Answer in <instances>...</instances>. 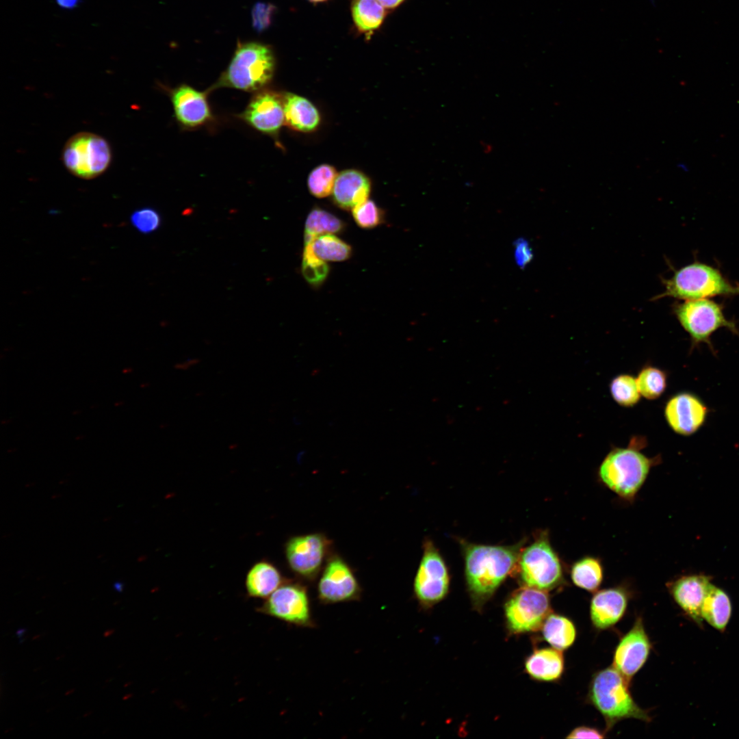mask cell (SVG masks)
Returning a JSON list of instances; mask_svg holds the SVG:
<instances>
[{
	"label": "cell",
	"instance_id": "680465c9",
	"mask_svg": "<svg viewBox=\"0 0 739 739\" xmlns=\"http://www.w3.org/2000/svg\"><path fill=\"white\" fill-rule=\"evenodd\" d=\"M123 665H124V664H120V665H119V666H118V669H119V668L122 667V666Z\"/></svg>",
	"mask_w": 739,
	"mask_h": 739
},
{
	"label": "cell",
	"instance_id": "d590c367",
	"mask_svg": "<svg viewBox=\"0 0 739 739\" xmlns=\"http://www.w3.org/2000/svg\"><path fill=\"white\" fill-rule=\"evenodd\" d=\"M276 8L269 3L257 2L252 8V25L254 29L261 33L271 25Z\"/></svg>",
	"mask_w": 739,
	"mask_h": 739
},
{
	"label": "cell",
	"instance_id": "4316f807",
	"mask_svg": "<svg viewBox=\"0 0 739 739\" xmlns=\"http://www.w3.org/2000/svg\"><path fill=\"white\" fill-rule=\"evenodd\" d=\"M571 578L576 586L589 592L596 591L603 580L602 566L595 558H583L573 565Z\"/></svg>",
	"mask_w": 739,
	"mask_h": 739
},
{
	"label": "cell",
	"instance_id": "681fc988",
	"mask_svg": "<svg viewBox=\"0 0 739 739\" xmlns=\"http://www.w3.org/2000/svg\"><path fill=\"white\" fill-rule=\"evenodd\" d=\"M75 690V689H71V690H70L67 691V692H66L65 693V695H66V696H67V695H69L70 694H72V693H73V692H74Z\"/></svg>",
	"mask_w": 739,
	"mask_h": 739
},
{
	"label": "cell",
	"instance_id": "8fae6325",
	"mask_svg": "<svg viewBox=\"0 0 739 739\" xmlns=\"http://www.w3.org/2000/svg\"><path fill=\"white\" fill-rule=\"evenodd\" d=\"M331 541L322 533H311L290 538L285 554L290 569L298 576L313 580L328 559Z\"/></svg>",
	"mask_w": 739,
	"mask_h": 739
},
{
	"label": "cell",
	"instance_id": "f6af8a7d",
	"mask_svg": "<svg viewBox=\"0 0 739 739\" xmlns=\"http://www.w3.org/2000/svg\"><path fill=\"white\" fill-rule=\"evenodd\" d=\"M45 634H46V633H43V634H39V635H36V636H34V637L32 638V640H35L36 639H38V638H40V636H43V635H45Z\"/></svg>",
	"mask_w": 739,
	"mask_h": 739
},
{
	"label": "cell",
	"instance_id": "e575fe53",
	"mask_svg": "<svg viewBox=\"0 0 739 739\" xmlns=\"http://www.w3.org/2000/svg\"><path fill=\"white\" fill-rule=\"evenodd\" d=\"M356 223L363 229H372L383 222V212L370 200L358 205L352 209Z\"/></svg>",
	"mask_w": 739,
	"mask_h": 739
},
{
	"label": "cell",
	"instance_id": "d6986e66",
	"mask_svg": "<svg viewBox=\"0 0 739 739\" xmlns=\"http://www.w3.org/2000/svg\"><path fill=\"white\" fill-rule=\"evenodd\" d=\"M171 101L175 118L182 126L196 127L211 118V110L205 92L183 84L172 92Z\"/></svg>",
	"mask_w": 739,
	"mask_h": 739
},
{
	"label": "cell",
	"instance_id": "6da1fadb",
	"mask_svg": "<svg viewBox=\"0 0 739 739\" xmlns=\"http://www.w3.org/2000/svg\"><path fill=\"white\" fill-rule=\"evenodd\" d=\"M465 576L471 599L481 604L513 573L525 540L511 545H485L460 540Z\"/></svg>",
	"mask_w": 739,
	"mask_h": 739
},
{
	"label": "cell",
	"instance_id": "44dd1931",
	"mask_svg": "<svg viewBox=\"0 0 739 739\" xmlns=\"http://www.w3.org/2000/svg\"><path fill=\"white\" fill-rule=\"evenodd\" d=\"M565 662L562 651L554 647L537 649L526 660V673L536 680L555 682L565 671Z\"/></svg>",
	"mask_w": 739,
	"mask_h": 739
},
{
	"label": "cell",
	"instance_id": "ba28073f",
	"mask_svg": "<svg viewBox=\"0 0 739 739\" xmlns=\"http://www.w3.org/2000/svg\"><path fill=\"white\" fill-rule=\"evenodd\" d=\"M62 159L73 175L86 180L103 174L112 160L108 141L91 132L82 131L72 135L65 143Z\"/></svg>",
	"mask_w": 739,
	"mask_h": 739
},
{
	"label": "cell",
	"instance_id": "ac0fdd59",
	"mask_svg": "<svg viewBox=\"0 0 739 739\" xmlns=\"http://www.w3.org/2000/svg\"><path fill=\"white\" fill-rule=\"evenodd\" d=\"M628 595L621 587L596 591L590 604V618L594 627L605 630L614 626L625 614Z\"/></svg>",
	"mask_w": 739,
	"mask_h": 739
},
{
	"label": "cell",
	"instance_id": "d6a6232c",
	"mask_svg": "<svg viewBox=\"0 0 739 739\" xmlns=\"http://www.w3.org/2000/svg\"><path fill=\"white\" fill-rule=\"evenodd\" d=\"M329 267L325 261L316 257L311 246L304 244L302 261V273L307 281L313 286H318L326 280Z\"/></svg>",
	"mask_w": 739,
	"mask_h": 739
},
{
	"label": "cell",
	"instance_id": "ab89813d",
	"mask_svg": "<svg viewBox=\"0 0 739 739\" xmlns=\"http://www.w3.org/2000/svg\"><path fill=\"white\" fill-rule=\"evenodd\" d=\"M386 10H393L402 4L405 0H378Z\"/></svg>",
	"mask_w": 739,
	"mask_h": 739
},
{
	"label": "cell",
	"instance_id": "d4e9b609",
	"mask_svg": "<svg viewBox=\"0 0 739 739\" xmlns=\"http://www.w3.org/2000/svg\"><path fill=\"white\" fill-rule=\"evenodd\" d=\"M541 628L545 640L556 649L565 651L571 647L575 641V625L570 619L564 615L550 613Z\"/></svg>",
	"mask_w": 739,
	"mask_h": 739
},
{
	"label": "cell",
	"instance_id": "7402d4cb",
	"mask_svg": "<svg viewBox=\"0 0 739 739\" xmlns=\"http://www.w3.org/2000/svg\"><path fill=\"white\" fill-rule=\"evenodd\" d=\"M285 122L291 129L303 132L313 131L320 121L317 108L308 99L287 93L283 98Z\"/></svg>",
	"mask_w": 739,
	"mask_h": 739
},
{
	"label": "cell",
	"instance_id": "277c9868",
	"mask_svg": "<svg viewBox=\"0 0 739 739\" xmlns=\"http://www.w3.org/2000/svg\"><path fill=\"white\" fill-rule=\"evenodd\" d=\"M274 68V55L269 46L257 42H240L211 89L224 87L248 92L257 90L271 80Z\"/></svg>",
	"mask_w": 739,
	"mask_h": 739
},
{
	"label": "cell",
	"instance_id": "603a6c76",
	"mask_svg": "<svg viewBox=\"0 0 739 739\" xmlns=\"http://www.w3.org/2000/svg\"><path fill=\"white\" fill-rule=\"evenodd\" d=\"M283 584L282 575L272 563L261 561L255 564L247 573L246 587L253 597H268Z\"/></svg>",
	"mask_w": 739,
	"mask_h": 739
},
{
	"label": "cell",
	"instance_id": "8992f818",
	"mask_svg": "<svg viewBox=\"0 0 739 739\" xmlns=\"http://www.w3.org/2000/svg\"><path fill=\"white\" fill-rule=\"evenodd\" d=\"M514 573L523 586L547 592L563 584L562 565L546 531L537 533L532 543L523 546Z\"/></svg>",
	"mask_w": 739,
	"mask_h": 739
},
{
	"label": "cell",
	"instance_id": "ffe728a7",
	"mask_svg": "<svg viewBox=\"0 0 739 739\" xmlns=\"http://www.w3.org/2000/svg\"><path fill=\"white\" fill-rule=\"evenodd\" d=\"M371 190L370 179L356 170H346L337 174L332 196L340 208L352 209L367 200Z\"/></svg>",
	"mask_w": 739,
	"mask_h": 739
},
{
	"label": "cell",
	"instance_id": "e0dca14e",
	"mask_svg": "<svg viewBox=\"0 0 739 739\" xmlns=\"http://www.w3.org/2000/svg\"><path fill=\"white\" fill-rule=\"evenodd\" d=\"M242 117L257 131L274 134L285 123L283 99L270 92L257 94L248 103Z\"/></svg>",
	"mask_w": 739,
	"mask_h": 739
},
{
	"label": "cell",
	"instance_id": "11a10c76",
	"mask_svg": "<svg viewBox=\"0 0 739 739\" xmlns=\"http://www.w3.org/2000/svg\"><path fill=\"white\" fill-rule=\"evenodd\" d=\"M54 709H55V708H53L49 709V710H47V712L48 713V712H49L52 711V710H54Z\"/></svg>",
	"mask_w": 739,
	"mask_h": 739
},
{
	"label": "cell",
	"instance_id": "ee69618b",
	"mask_svg": "<svg viewBox=\"0 0 739 739\" xmlns=\"http://www.w3.org/2000/svg\"><path fill=\"white\" fill-rule=\"evenodd\" d=\"M115 631H116V630H115V629H112V630H106V631H105V632L103 633V636H104V637H109V636H111V635H112V634L113 633H114V632H115Z\"/></svg>",
	"mask_w": 739,
	"mask_h": 739
},
{
	"label": "cell",
	"instance_id": "7a4b0ae2",
	"mask_svg": "<svg viewBox=\"0 0 739 739\" xmlns=\"http://www.w3.org/2000/svg\"><path fill=\"white\" fill-rule=\"evenodd\" d=\"M630 684L613 666L601 669L593 674L588 686L587 701L604 718L606 731L627 718L647 723L651 721L648 711L640 708L634 699Z\"/></svg>",
	"mask_w": 739,
	"mask_h": 739
},
{
	"label": "cell",
	"instance_id": "bcb514c9",
	"mask_svg": "<svg viewBox=\"0 0 739 739\" xmlns=\"http://www.w3.org/2000/svg\"><path fill=\"white\" fill-rule=\"evenodd\" d=\"M28 637L29 636H27L25 637H23V638H20L19 639V644H22L25 640H26L28 638Z\"/></svg>",
	"mask_w": 739,
	"mask_h": 739
},
{
	"label": "cell",
	"instance_id": "4fadbf2b",
	"mask_svg": "<svg viewBox=\"0 0 739 739\" xmlns=\"http://www.w3.org/2000/svg\"><path fill=\"white\" fill-rule=\"evenodd\" d=\"M361 588L352 569L340 556L329 557L317 584V597L324 604L359 600Z\"/></svg>",
	"mask_w": 739,
	"mask_h": 739
},
{
	"label": "cell",
	"instance_id": "f907efd6",
	"mask_svg": "<svg viewBox=\"0 0 739 739\" xmlns=\"http://www.w3.org/2000/svg\"><path fill=\"white\" fill-rule=\"evenodd\" d=\"M92 712H93V711H90V712H87V713H86L85 714H83V717H86V716H90V714H92Z\"/></svg>",
	"mask_w": 739,
	"mask_h": 739
},
{
	"label": "cell",
	"instance_id": "7dc6e473",
	"mask_svg": "<svg viewBox=\"0 0 739 739\" xmlns=\"http://www.w3.org/2000/svg\"><path fill=\"white\" fill-rule=\"evenodd\" d=\"M132 696H133V695H132V694L127 695H125V696H124V697H123L122 699H123V700H127V699H128L129 698L131 697Z\"/></svg>",
	"mask_w": 739,
	"mask_h": 739
},
{
	"label": "cell",
	"instance_id": "83f0119b",
	"mask_svg": "<svg viewBox=\"0 0 739 739\" xmlns=\"http://www.w3.org/2000/svg\"><path fill=\"white\" fill-rule=\"evenodd\" d=\"M343 229L344 223L339 218L320 208H314L307 217L304 242H311L319 235L339 233Z\"/></svg>",
	"mask_w": 739,
	"mask_h": 739
},
{
	"label": "cell",
	"instance_id": "9c48e42d",
	"mask_svg": "<svg viewBox=\"0 0 739 739\" xmlns=\"http://www.w3.org/2000/svg\"><path fill=\"white\" fill-rule=\"evenodd\" d=\"M504 610L512 632H534L551 613L550 599L547 591L523 586L509 597Z\"/></svg>",
	"mask_w": 739,
	"mask_h": 739
},
{
	"label": "cell",
	"instance_id": "c3c4849f",
	"mask_svg": "<svg viewBox=\"0 0 739 739\" xmlns=\"http://www.w3.org/2000/svg\"><path fill=\"white\" fill-rule=\"evenodd\" d=\"M308 1H309L311 2H314V3H320V2H324V1H327V0H308Z\"/></svg>",
	"mask_w": 739,
	"mask_h": 739
},
{
	"label": "cell",
	"instance_id": "9a60e30c",
	"mask_svg": "<svg viewBox=\"0 0 739 739\" xmlns=\"http://www.w3.org/2000/svg\"><path fill=\"white\" fill-rule=\"evenodd\" d=\"M708 411L707 406L698 396L682 391L669 399L664 415L673 431L682 436H690L702 427Z\"/></svg>",
	"mask_w": 739,
	"mask_h": 739
},
{
	"label": "cell",
	"instance_id": "6f0895ef",
	"mask_svg": "<svg viewBox=\"0 0 739 739\" xmlns=\"http://www.w3.org/2000/svg\"><path fill=\"white\" fill-rule=\"evenodd\" d=\"M39 669H40V667H39V668H38V669H36L34 670V672H36V671H38Z\"/></svg>",
	"mask_w": 739,
	"mask_h": 739
},
{
	"label": "cell",
	"instance_id": "3957f363",
	"mask_svg": "<svg viewBox=\"0 0 739 739\" xmlns=\"http://www.w3.org/2000/svg\"><path fill=\"white\" fill-rule=\"evenodd\" d=\"M662 283L664 291L653 299L666 296L690 300L739 296L738 283L729 281L718 268L698 261L675 270Z\"/></svg>",
	"mask_w": 739,
	"mask_h": 739
},
{
	"label": "cell",
	"instance_id": "5b68a950",
	"mask_svg": "<svg viewBox=\"0 0 739 739\" xmlns=\"http://www.w3.org/2000/svg\"><path fill=\"white\" fill-rule=\"evenodd\" d=\"M642 453L635 444L616 448L608 452L598 471L601 482L625 500L634 499L657 461Z\"/></svg>",
	"mask_w": 739,
	"mask_h": 739
},
{
	"label": "cell",
	"instance_id": "52a82bcc",
	"mask_svg": "<svg viewBox=\"0 0 739 739\" xmlns=\"http://www.w3.org/2000/svg\"><path fill=\"white\" fill-rule=\"evenodd\" d=\"M673 313L690 336L691 350L701 343H706L714 352L711 336L720 328H725L732 333L739 335L736 322L725 316L723 305L710 298L677 302L673 306Z\"/></svg>",
	"mask_w": 739,
	"mask_h": 739
},
{
	"label": "cell",
	"instance_id": "f35d334b",
	"mask_svg": "<svg viewBox=\"0 0 739 739\" xmlns=\"http://www.w3.org/2000/svg\"><path fill=\"white\" fill-rule=\"evenodd\" d=\"M56 4L63 10H70L77 8L81 0H55Z\"/></svg>",
	"mask_w": 739,
	"mask_h": 739
},
{
	"label": "cell",
	"instance_id": "f1b7e54d",
	"mask_svg": "<svg viewBox=\"0 0 739 739\" xmlns=\"http://www.w3.org/2000/svg\"><path fill=\"white\" fill-rule=\"evenodd\" d=\"M311 246L314 255L325 261H342L350 258V245L333 234H324L304 242Z\"/></svg>",
	"mask_w": 739,
	"mask_h": 739
},
{
	"label": "cell",
	"instance_id": "f546056e",
	"mask_svg": "<svg viewBox=\"0 0 739 739\" xmlns=\"http://www.w3.org/2000/svg\"><path fill=\"white\" fill-rule=\"evenodd\" d=\"M636 379L640 396L650 400L660 398L667 386L666 373L651 365L643 367Z\"/></svg>",
	"mask_w": 739,
	"mask_h": 739
},
{
	"label": "cell",
	"instance_id": "cb8c5ba5",
	"mask_svg": "<svg viewBox=\"0 0 739 739\" xmlns=\"http://www.w3.org/2000/svg\"><path fill=\"white\" fill-rule=\"evenodd\" d=\"M731 612L732 606L728 595L712 584L702 605V619L716 630L723 632L729 623Z\"/></svg>",
	"mask_w": 739,
	"mask_h": 739
},
{
	"label": "cell",
	"instance_id": "60d3db41",
	"mask_svg": "<svg viewBox=\"0 0 739 739\" xmlns=\"http://www.w3.org/2000/svg\"><path fill=\"white\" fill-rule=\"evenodd\" d=\"M123 587H124V584H123V583H122V582H119V581H118V582H115V583L114 584V589H115V590H116V591H118V593H122V591H123Z\"/></svg>",
	"mask_w": 739,
	"mask_h": 739
},
{
	"label": "cell",
	"instance_id": "db71d44e",
	"mask_svg": "<svg viewBox=\"0 0 739 739\" xmlns=\"http://www.w3.org/2000/svg\"><path fill=\"white\" fill-rule=\"evenodd\" d=\"M12 729H13L12 728H10V729H8V730L5 731V734H7L8 732H9V731H12Z\"/></svg>",
	"mask_w": 739,
	"mask_h": 739
},
{
	"label": "cell",
	"instance_id": "7bdbcfd3",
	"mask_svg": "<svg viewBox=\"0 0 739 739\" xmlns=\"http://www.w3.org/2000/svg\"><path fill=\"white\" fill-rule=\"evenodd\" d=\"M26 632H27V628H19L16 631V635L18 638V639H20V638H23L24 636V634H25Z\"/></svg>",
	"mask_w": 739,
	"mask_h": 739
},
{
	"label": "cell",
	"instance_id": "8d00e7d4",
	"mask_svg": "<svg viewBox=\"0 0 739 739\" xmlns=\"http://www.w3.org/2000/svg\"><path fill=\"white\" fill-rule=\"evenodd\" d=\"M533 257V253L528 242L520 238L515 242V259L521 268L529 263Z\"/></svg>",
	"mask_w": 739,
	"mask_h": 739
},
{
	"label": "cell",
	"instance_id": "b9f144b4",
	"mask_svg": "<svg viewBox=\"0 0 739 739\" xmlns=\"http://www.w3.org/2000/svg\"><path fill=\"white\" fill-rule=\"evenodd\" d=\"M677 166L679 170H682L684 172H686L689 171L688 166L684 163H678L677 164Z\"/></svg>",
	"mask_w": 739,
	"mask_h": 739
},
{
	"label": "cell",
	"instance_id": "816d5d0a",
	"mask_svg": "<svg viewBox=\"0 0 739 739\" xmlns=\"http://www.w3.org/2000/svg\"><path fill=\"white\" fill-rule=\"evenodd\" d=\"M64 656H65V655H62V656H58L57 658H55V660H60V659L63 658H64Z\"/></svg>",
	"mask_w": 739,
	"mask_h": 739
},
{
	"label": "cell",
	"instance_id": "7c38bea8",
	"mask_svg": "<svg viewBox=\"0 0 739 739\" xmlns=\"http://www.w3.org/2000/svg\"><path fill=\"white\" fill-rule=\"evenodd\" d=\"M263 611L299 627H312L309 598L306 587L296 582L282 584L267 599Z\"/></svg>",
	"mask_w": 739,
	"mask_h": 739
},
{
	"label": "cell",
	"instance_id": "4dcf8cb0",
	"mask_svg": "<svg viewBox=\"0 0 739 739\" xmlns=\"http://www.w3.org/2000/svg\"><path fill=\"white\" fill-rule=\"evenodd\" d=\"M610 392L613 400L620 406L631 407L640 398L636 379L627 374H619L610 383Z\"/></svg>",
	"mask_w": 739,
	"mask_h": 739
},
{
	"label": "cell",
	"instance_id": "30bf717a",
	"mask_svg": "<svg viewBox=\"0 0 739 739\" xmlns=\"http://www.w3.org/2000/svg\"><path fill=\"white\" fill-rule=\"evenodd\" d=\"M450 580L448 568L443 556L433 542L426 539L413 582L417 599L426 606L440 601L448 593Z\"/></svg>",
	"mask_w": 739,
	"mask_h": 739
},
{
	"label": "cell",
	"instance_id": "5bb4252c",
	"mask_svg": "<svg viewBox=\"0 0 739 739\" xmlns=\"http://www.w3.org/2000/svg\"><path fill=\"white\" fill-rule=\"evenodd\" d=\"M651 647L643 619L638 617L617 645L613 654L612 666L630 682L646 663Z\"/></svg>",
	"mask_w": 739,
	"mask_h": 739
},
{
	"label": "cell",
	"instance_id": "74e56055",
	"mask_svg": "<svg viewBox=\"0 0 739 739\" xmlns=\"http://www.w3.org/2000/svg\"><path fill=\"white\" fill-rule=\"evenodd\" d=\"M606 732H603L597 728L590 726H579L571 730L566 736V738H604Z\"/></svg>",
	"mask_w": 739,
	"mask_h": 739
},
{
	"label": "cell",
	"instance_id": "f5cc1de1",
	"mask_svg": "<svg viewBox=\"0 0 739 739\" xmlns=\"http://www.w3.org/2000/svg\"><path fill=\"white\" fill-rule=\"evenodd\" d=\"M131 684H132V682H128V683H127V684H125L124 685V687H125V688H126V687H127L128 686L131 685Z\"/></svg>",
	"mask_w": 739,
	"mask_h": 739
},
{
	"label": "cell",
	"instance_id": "484cf974",
	"mask_svg": "<svg viewBox=\"0 0 739 739\" xmlns=\"http://www.w3.org/2000/svg\"><path fill=\"white\" fill-rule=\"evenodd\" d=\"M350 9L356 29L365 35L377 30L387 15L386 9L378 0H352Z\"/></svg>",
	"mask_w": 739,
	"mask_h": 739
},
{
	"label": "cell",
	"instance_id": "1f68e13d",
	"mask_svg": "<svg viewBox=\"0 0 739 739\" xmlns=\"http://www.w3.org/2000/svg\"><path fill=\"white\" fill-rule=\"evenodd\" d=\"M337 173L334 167L321 164L309 174L307 185L311 194L317 198H324L332 193Z\"/></svg>",
	"mask_w": 739,
	"mask_h": 739
},
{
	"label": "cell",
	"instance_id": "836d02e7",
	"mask_svg": "<svg viewBox=\"0 0 739 739\" xmlns=\"http://www.w3.org/2000/svg\"><path fill=\"white\" fill-rule=\"evenodd\" d=\"M130 222L138 232L146 235L159 229L161 224V218L154 208L144 207L137 209L131 213Z\"/></svg>",
	"mask_w": 739,
	"mask_h": 739
},
{
	"label": "cell",
	"instance_id": "9f6ffc18",
	"mask_svg": "<svg viewBox=\"0 0 739 739\" xmlns=\"http://www.w3.org/2000/svg\"><path fill=\"white\" fill-rule=\"evenodd\" d=\"M113 679H114V678H111V679H107V680L105 681V682H106V683H107V682H111V681H112Z\"/></svg>",
	"mask_w": 739,
	"mask_h": 739
},
{
	"label": "cell",
	"instance_id": "2e32d148",
	"mask_svg": "<svg viewBox=\"0 0 739 739\" xmlns=\"http://www.w3.org/2000/svg\"><path fill=\"white\" fill-rule=\"evenodd\" d=\"M710 577L692 574L679 577L668 584L669 591L681 610L698 624H701V608L712 584Z\"/></svg>",
	"mask_w": 739,
	"mask_h": 739
}]
</instances>
